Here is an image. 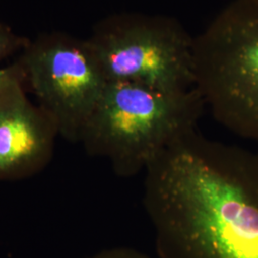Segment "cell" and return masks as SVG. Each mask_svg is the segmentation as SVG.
<instances>
[{
  "label": "cell",
  "mask_w": 258,
  "mask_h": 258,
  "mask_svg": "<svg viewBox=\"0 0 258 258\" xmlns=\"http://www.w3.org/2000/svg\"><path fill=\"white\" fill-rule=\"evenodd\" d=\"M160 258H258V155L194 130L145 171Z\"/></svg>",
  "instance_id": "cell-1"
},
{
  "label": "cell",
  "mask_w": 258,
  "mask_h": 258,
  "mask_svg": "<svg viewBox=\"0 0 258 258\" xmlns=\"http://www.w3.org/2000/svg\"><path fill=\"white\" fill-rule=\"evenodd\" d=\"M205 103L194 87L167 92L139 83H108L81 137L122 178L147 170L167 148L197 129Z\"/></svg>",
  "instance_id": "cell-2"
},
{
  "label": "cell",
  "mask_w": 258,
  "mask_h": 258,
  "mask_svg": "<svg viewBox=\"0 0 258 258\" xmlns=\"http://www.w3.org/2000/svg\"><path fill=\"white\" fill-rule=\"evenodd\" d=\"M194 75L212 117L258 143V0H232L194 37Z\"/></svg>",
  "instance_id": "cell-3"
},
{
  "label": "cell",
  "mask_w": 258,
  "mask_h": 258,
  "mask_svg": "<svg viewBox=\"0 0 258 258\" xmlns=\"http://www.w3.org/2000/svg\"><path fill=\"white\" fill-rule=\"evenodd\" d=\"M86 40L108 83L167 92L194 88V37L174 18L114 14L97 22Z\"/></svg>",
  "instance_id": "cell-4"
},
{
  "label": "cell",
  "mask_w": 258,
  "mask_h": 258,
  "mask_svg": "<svg viewBox=\"0 0 258 258\" xmlns=\"http://www.w3.org/2000/svg\"><path fill=\"white\" fill-rule=\"evenodd\" d=\"M18 58L58 135L80 143L108 83L87 40L62 32L41 34L30 39Z\"/></svg>",
  "instance_id": "cell-5"
},
{
  "label": "cell",
  "mask_w": 258,
  "mask_h": 258,
  "mask_svg": "<svg viewBox=\"0 0 258 258\" xmlns=\"http://www.w3.org/2000/svg\"><path fill=\"white\" fill-rule=\"evenodd\" d=\"M26 78L0 89V180H20L37 174L51 161L54 122L28 99Z\"/></svg>",
  "instance_id": "cell-6"
},
{
  "label": "cell",
  "mask_w": 258,
  "mask_h": 258,
  "mask_svg": "<svg viewBox=\"0 0 258 258\" xmlns=\"http://www.w3.org/2000/svg\"><path fill=\"white\" fill-rule=\"evenodd\" d=\"M30 39L16 34L12 28L0 21V62L16 53H21Z\"/></svg>",
  "instance_id": "cell-7"
},
{
  "label": "cell",
  "mask_w": 258,
  "mask_h": 258,
  "mask_svg": "<svg viewBox=\"0 0 258 258\" xmlns=\"http://www.w3.org/2000/svg\"><path fill=\"white\" fill-rule=\"evenodd\" d=\"M89 258H153L139 249L129 247H114L103 249Z\"/></svg>",
  "instance_id": "cell-8"
},
{
  "label": "cell",
  "mask_w": 258,
  "mask_h": 258,
  "mask_svg": "<svg viewBox=\"0 0 258 258\" xmlns=\"http://www.w3.org/2000/svg\"><path fill=\"white\" fill-rule=\"evenodd\" d=\"M19 78H26L23 66L19 58L11 64L0 67V89L7 83Z\"/></svg>",
  "instance_id": "cell-9"
}]
</instances>
